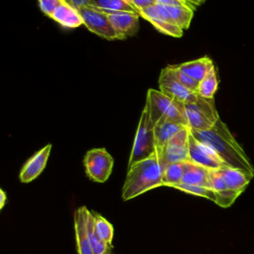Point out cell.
<instances>
[{"label":"cell","instance_id":"6da1fadb","mask_svg":"<svg viewBox=\"0 0 254 254\" xmlns=\"http://www.w3.org/2000/svg\"><path fill=\"white\" fill-rule=\"evenodd\" d=\"M190 132L196 140L209 146L226 166L239 169L251 178L254 177V167L248 156L221 119L208 130L190 129Z\"/></svg>","mask_w":254,"mask_h":254},{"label":"cell","instance_id":"7a4b0ae2","mask_svg":"<svg viewBox=\"0 0 254 254\" xmlns=\"http://www.w3.org/2000/svg\"><path fill=\"white\" fill-rule=\"evenodd\" d=\"M164 167L157 154L128 167L122 188L123 200H130L150 190L163 186Z\"/></svg>","mask_w":254,"mask_h":254},{"label":"cell","instance_id":"3957f363","mask_svg":"<svg viewBox=\"0 0 254 254\" xmlns=\"http://www.w3.org/2000/svg\"><path fill=\"white\" fill-rule=\"evenodd\" d=\"M146 104L154 126L166 121H174L189 127L185 104L169 97L162 91L148 89Z\"/></svg>","mask_w":254,"mask_h":254},{"label":"cell","instance_id":"277c9868","mask_svg":"<svg viewBox=\"0 0 254 254\" xmlns=\"http://www.w3.org/2000/svg\"><path fill=\"white\" fill-rule=\"evenodd\" d=\"M154 124L150 119L148 105L145 103L140 116L137 131L135 134L128 167L133 164L150 158L156 154V142L154 134Z\"/></svg>","mask_w":254,"mask_h":254},{"label":"cell","instance_id":"5b68a950","mask_svg":"<svg viewBox=\"0 0 254 254\" xmlns=\"http://www.w3.org/2000/svg\"><path fill=\"white\" fill-rule=\"evenodd\" d=\"M185 108L189 128L192 130H208L220 119L213 98L197 96L194 101L185 104Z\"/></svg>","mask_w":254,"mask_h":254},{"label":"cell","instance_id":"8992f818","mask_svg":"<svg viewBox=\"0 0 254 254\" xmlns=\"http://www.w3.org/2000/svg\"><path fill=\"white\" fill-rule=\"evenodd\" d=\"M114 160L104 148H95L86 152L83 165L87 177L95 183H104L112 173Z\"/></svg>","mask_w":254,"mask_h":254},{"label":"cell","instance_id":"52a82bcc","mask_svg":"<svg viewBox=\"0 0 254 254\" xmlns=\"http://www.w3.org/2000/svg\"><path fill=\"white\" fill-rule=\"evenodd\" d=\"M77 10L83 20V25L89 31L106 40L118 39L106 13L89 5L80 7Z\"/></svg>","mask_w":254,"mask_h":254},{"label":"cell","instance_id":"ba28073f","mask_svg":"<svg viewBox=\"0 0 254 254\" xmlns=\"http://www.w3.org/2000/svg\"><path fill=\"white\" fill-rule=\"evenodd\" d=\"M189 136L190 128L185 127L168 141L161 153L157 154L163 167L189 161Z\"/></svg>","mask_w":254,"mask_h":254},{"label":"cell","instance_id":"9c48e42d","mask_svg":"<svg viewBox=\"0 0 254 254\" xmlns=\"http://www.w3.org/2000/svg\"><path fill=\"white\" fill-rule=\"evenodd\" d=\"M158 82L160 91L184 104L194 101L198 96L196 92L190 90L179 81L175 76L171 65H167L161 70Z\"/></svg>","mask_w":254,"mask_h":254},{"label":"cell","instance_id":"30bf717a","mask_svg":"<svg viewBox=\"0 0 254 254\" xmlns=\"http://www.w3.org/2000/svg\"><path fill=\"white\" fill-rule=\"evenodd\" d=\"M189 161L209 170H216L226 166L209 146L196 140L190 132L189 136Z\"/></svg>","mask_w":254,"mask_h":254},{"label":"cell","instance_id":"8fae6325","mask_svg":"<svg viewBox=\"0 0 254 254\" xmlns=\"http://www.w3.org/2000/svg\"><path fill=\"white\" fill-rule=\"evenodd\" d=\"M107 15L118 39H125L138 32L140 16L138 13L119 11L108 13Z\"/></svg>","mask_w":254,"mask_h":254},{"label":"cell","instance_id":"7c38bea8","mask_svg":"<svg viewBox=\"0 0 254 254\" xmlns=\"http://www.w3.org/2000/svg\"><path fill=\"white\" fill-rule=\"evenodd\" d=\"M159 10L161 18L169 21L182 30H186L190 27L191 19L193 17V9L190 5H162L156 4Z\"/></svg>","mask_w":254,"mask_h":254},{"label":"cell","instance_id":"4fadbf2b","mask_svg":"<svg viewBox=\"0 0 254 254\" xmlns=\"http://www.w3.org/2000/svg\"><path fill=\"white\" fill-rule=\"evenodd\" d=\"M51 150L52 144H48L26 162L19 175L22 183H30L34 181L43 172L47 165Z\"/></svg>","mask_w":254,"mask_h":254},{"label":"cell","instance_id":"5bb4252c","mask_svg":"<svg viewBox=\"0 0 254 254\" xmlns=\"http://www.w3.org/2000/svg\"><path fill=\"white\" fill-rule=\"evenodd\" d=\"M88 212L89 210L85 206H81L74 211V231L78 254H93L86 231Z\"/></svg>","mask_w":254,"mask_h":254},{"label":"cell","instance_id":"9a60e30c","mask_svg":"<svg viewBox=\"0 0 254 254\" xmlns=\"http://www.w3.org/2000/svg\"><path fill=\"white\" fill-rule=\"evenodd\" d=\"M138 14L147 21H149L158 31L165 35L175 38H181L184 34V30H182L180 27L161 18L157 5L145 8L139 11Z\"/></svg>","mask_w":254,"mask_h":254},{"label":"cell","instance_id":"2e32d148","mask_svg":"<svg viewBox=\"0 0 254 254\" xmlns=\"http://www.w3.org/2000/svg\"><path fill=\"white\" fill-rule=\"evenodd\" d=\"M217 170L224 180L227 188L238 195L244 191L252 179L243 171L229 166H223Z\"/></svg>","mask_w":254,"mask_h":254},{"label":"cell","instance_id":"e0dca14e","mask_svg":"<svg viewBox=\"0 0 254 254\" xmlns=\"http://www.w3.org/2000/svg\"><path fill=\"white\" fill-rule=\"evenodd\" d=\"M182 183L209 188V169L191 161H186L184 162V176Z\"/></svg>","mask_w":254,"mask_h":254},{"label":"cell","instance_id":"ac0fdd59","mask_svg":"<svg viewBox=\"0 0 254 254\" xmlns=\"http://www.w3.org/2000/svg\"><path fill=\"white\" fill-rule=\"evenodd\" d=\"M51 18L65 28H77L83 24L78 10L64 1L56 8Z\"/></svg>","mask_w":254,"mask_h":254},{"label":"cell","instance_id":"d6986e66","mask_svg":"<svg viewBox=\"0 0 254 254\" xmlns=\"http://www.w3.org/2000/svg\"><path fill=\"white\" fill-rule=\"evenodd\" d=\"M213 66V63L208 57H202L193 61L178 64V67L181 70H183L198 82L209 72V70Z\"/></svg>","mask_w":254,"mask_h":254},{"label":"cell","instance_id":"ffe728a7","mask_svg":"<svg viewBox=\"0 0 254 254\" xmlns=\"http://www.w3.org/2000/svg\"><path fill=\"white\" fill-rule=\"evenodd\" d=\"M185 125L174 122V121H166L161 124H158L154 127L155 134V142H156V154L162 152L168 141L176 135L179 131L184 129Z\"/></svg>","mask_w":254,"mask_h":254},{"label":"cell","instance_id":"44dd1931","mask_svg":"<svg viewBox=\"0 0 254 254\" xmlns=\"http://www.w3.org/2000/svg\"><path fill=\"white\" fill-rule=\"evenodd\" d=\"M89 6L101 10L106 14L119 11L138 13L129 0H90Z\"/></svg>","mask_w":254,"mask_h":254},{"label":"cell","instance_id":"7402d4cb","mask_svg":"<svg viewBox=\"0 0 254 254\" xmlns=\"http://www.w3.org/2000/svg\"><path fill=\"white\" fill-rule=\"evenodd\" d=\"M218 87V78L215 67L213 66L209 72L199 81L196 93L204 98H213Z\"/></svg>","mask_w":254,"mask_h":254},{"label":"cell","instance_id":"603a6c76","mask_svg":"<svg viewBox=\"0 0 254 254\" xmlns=\"http://www.w3.org/2000/svg\"><path fill=\"white\" fill-rule=\"evenodd\" d=\"M86 231H87V237H88L91 249L93 251V254H106L109 248V245H107L104 241H102L95 233L94 218L91 211L88 212L87 221H86Z\"/></svg>","mask_w":254,"mask_h":254},{"label":"cell","instance_id":"cb8c5ba5","mask_svg":"<svg viewBox=\"0 0 254 254\" xmlns=\"http://www.w3.org/2000/svg\"><path fill=\"white\" fill-rule=\"evenodd\" d=\"M184 176V162L172 163L164 167L163 172V186L174 188L176 185L182 183Z\"/></svg>","mask_w":254,"mask_h":254},{"label":"cell","instance_id":"d4e9b609","mask_svg":"<svg viewBox=\"0 0 254 254\" xmlns=\"http://www.w3.org/2000/svg\"><path fill=\"white\" fill-rule=\"evenodd\" d=\"M92 214L94 218L95 233L102 241H104L107 245L110 246L113 239V232H114L113 226L107 219H105L103 216L99 215L98 213L92 212Z\"/></svg>","mask_w":254,"mask_h":254},{"label":"cell","instance_id":"484cf974","mask_svg":"<svg viewBox=\"0 0 254 254\" xmlns=\"http://www.w3.org/2000/svg\"><path fill=\"white\" fill-rule=\"evenodd\" d=\"M174 188L178 189L180 190H183L185 192L190 193V194H194V195H198V196L208 198V199L214 201L215 203H217L219 205V202H220L219 195L209 188L200 187V186H193V185H187V184H183V183H180L179 185H176Z\"/></svg>","mask_w":254,"mask_h":254},{"label":"cell","instance_id":"4316f807","mask_svg":"<svg viewBox=\"0 0 254 254\" xmlns=\"http://www.w3.org/2000/svg\"><path fill=\"white\" fill-rule=\"evenodd\" d=\"M172 66V70L175 74V76L179 79V81L185 85L187 88H189L190 90L193 91V92H196L197 90V87H198V84L199 82L196 81L195 79H193L192 77H190V75H188L186 72H184L183 70H181L178 65H171Z\"/></svg>","mask_w":254,"mask_h":254},{"label":"cell","instance_id":"83f0119b","mask_svg":"<svg viewBox=\"0 0 254 254\" xmlns=\"http://www.w3.org/2000/svg\"><path fill=\"white\" fill-rule=\"evenodd\" d=\"M62 2L63 0H39V6L44 14L51 17L53 12Z\"/></svg>","mask_w":254,"mask_h":254},{"label":"cell","instance_id":"f1b7e54d","mask_svg":"<svg viewBox=\"0 0 254 254\" xmlns=\"http://www.w3.org/2000/svg\"><path fill=\"white\" fill-rule=\"evenodd\" d=\"M131 3L133 4V6L137 10V12H139L145 8L156 5L157 0H131Z\"/></svg>","mask_w":254,"mask_h":254},{"label":"cell","instance_id":"f546056e","mask_svg":"<svg viewBox=\"0 0 254 254\" xmlns=\"http://www.w3.org/2000/svg\"><path fill=\"white\" fill-rule=\"evenodd\" d=\"M63 1L75 9H79L80 7H83V6H88L90 3V0H63Z\"/></svg>","mask_w":254,"mask_h":254},{"label":"cell","instance_id":"4dcf8cb0","mask_svg":"<svg viewBox=\"0 0 254 254\" xmlns=\"http://www.w3.org/2000/svg\"><path fill=\"white\" fill-rule=\"evenodd\" d=\"M157 3L162 5H188L183 0H157Z\"/></svg>","mask_w":254,"mask_h":254},{"label":"cell","instance_id":"1f68e13d","mask_svg":"<svg viewBox=\"0 0 254 254\" xmlns=\"http://www.w3.org/2000/svg\"><path fill=\"white\" fill-rule=\"evenodd\" d=\"M184 2H186L188 5L191 6L192 8L194 7H197L199 5H201L205 0H183Z\"/></svg>","mask_w":254,"mask_h":254},{"label":"cell","instance_id":"d6a6232c","mask_svg":"<svg viewBox=\"0 0 254 254\" xmlns=\"http://www.w3.org/2000/svg\"><path fill=\"white\" fill-rule=\"evenodd\" d=\"M6 202V193L3 190H0V208H3Z\"/></svg>","mask_w":254,"mask_h":254},{"label":"cell","instance_id":"836d02e7","mask_svg":"<svg viewBox=\"0 0 254 254\" xmlns=\"http://www.w3.org/2000/svg\"><path fill=\"white\" fill-rule=\"evenodd\" d=\"M129 1H131V0H129Z\"/></svg>","mask_w":254,"mask_h":254}]
</instances>
